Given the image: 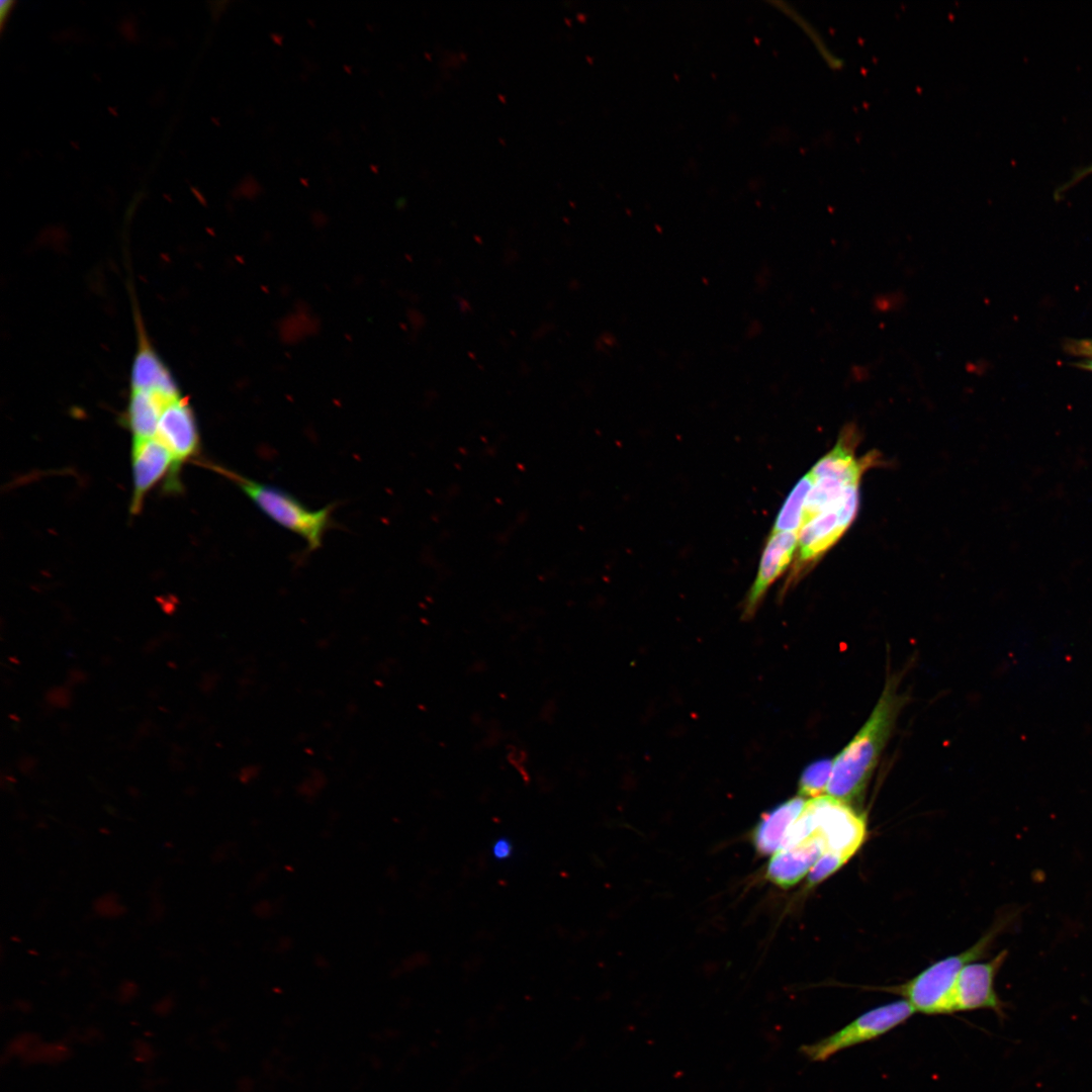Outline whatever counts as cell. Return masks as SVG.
<instances>
[{
    "label": "cell",
    "mask_w": 1092,
    "mask_h": 1092,
    "mask_svg": "<svg viewBox=\"0 0 1092 1092\" xmlns=\"http://www.w3.org/2000/svg\"><path fill=\"white\" fill-rule=\"evenodd\" d=\"M847 486L849 485L835 478L824 477L814 480L805 503L804 524L817 515L837 507Z\"/></svg>",
    "instance_id": "17"
},
{
    "label": "cell",
    "mask_w": 1092,
    "mask_h": 1092,
    "mask_svg": "<svg viewBox=\"0 0 1092 1092\" xmlns=\"http://www.w3.org/2000/svg\"><path fill=\"white\" fill-rule=\"evenodd\" d=\"M1076 367L1088 370L1092 372V358L1081 360L1074 363Z\"/></svg>",
    "instance_id": "25"
},
{
    "label": "cell",
    "mask_w": 1092,
    "mask_h": 1092,
    "mask_svg": "<svg viewBox=\"0 0 1092 1092\" xmlns=\"http://www.w3.org/2000/svg\"><path fill=\"white\" fill-rule=\"evenodd\" d=\"M806 807L812 814L815 833L824 841L825 851H831L849 859L866 838L867 824L863 815L849 804L828 795L809 799Z\"/></svg>",
    "instance_id": "5"
},
{
    "label": "cell",
    "mask_w": 1092,
    "mask_h": 1092,
    "mask_svg": "<svg viewBox=\"0 0 1092 1092\" xmlns=\"http://www.w3.org/2000/svg\"><path fill=\"white\" fill-rule=\"evenodd\" d=\"M230 478L269 519L286 530L300 536L309 551L322 546L323 538L332 525L335 505L316 511L306 508L289 492L269 484L255 481L237 472L214 466Z\"/></svg>",
    "instance_id": "3"
},
{
    "label": "cell",
    "mask_w": 1092,
    "mask_h": 1092,
    "mask_svg": "<svg viewBox=\"0 0 1092 1092\" xmlns=\"http://www.w3.org/2000/svg\"><path fill=\"white\" fill-rule=\"evenodd\" d=\"M832 765L833 759H820L810 763L801 775L799 796L810 799L822 796L826 792Z\"/></svg>",
    "instance_id": "18"
},
{
    "label": "cell",
    "mask_w": 1092,
    "mask_h": 1092,
    "mask_svg": "<svg viewBox=\"0 0 1092 1092\" xmlns=\"http://www.w3.org/2000/svg\"><path fill=\"white\" fill-rule=\"evenodd\" d=\"M813 484L814 477L810 472L797 482L781 508L770 533L800 532L804 525L806 498Z\"/></svg>",
    "instance_id": "16"
},
{
    "label": "cell",
    "mask_w": 1092,
    "mask_h": 1092,
    "mask_svg": "<svg viewBox=\"0 0 1092 1092\" xmlns=\"http://www.w3.org/2000/svg\"><path fill=\"white\" fill-rule=\"evenodd\" d=\"M1007 956L1008 949H1003L986 963H970L962 969L954 987L953 1013L990 1009L999 1019L1005 1018L1007 1005L996 993L994 981Z\"/></svg>",
    "instance_id": "6"
},
{
    "label": "cell",
    "mask_w": 1092,
    "mask_h": 1092,
    "mask_svg": "<svg viewBox=\"0 0 1092 1092\" xmlns=\"http://www.w3.org/2000/svg\"><path fill=\"white\" fill-rule=\"evenodd\" d=\"M14 5H15L14 1H2L1 2V4H0L1 28H3V26L5 24V20L7 19L9 14L11 13Z\"/></svg>",
    "instance_id": "24"
},
{
    "label": "cell",
    "mask_w": 1092,
    "mask_h": 1092,
    "mask_svg": "<svg viewBox=\"0 0 1092 1092\" xmlns=\"http://www.w3.org/2000/svg\"><path fill=\"white\" fill-rule=\"evenodd\" d=\"M140 340L139 351L131 368V390L159 391L169 395H178V387L168 368L148 341L143 338Z\"/></svg>",
    "instance_id": "15"
},
{
    "label": "cell",
    "mask_w": 1092,
    "mask_h": 1092,
    "mask_svg": "<svg viewBox=\"0 0 1092 1092\" xmlns=\"http://www.w3.org/2000/svg\"><path fill=\"white\" fill-rule=\"evenodd\" d=\"M492 851L496 858H508L512 852L511 843L508 840H498L494 843Z\"/></svg>",
    "instance_id": "23"
},
{
    "label": "cell",
    "mask_w": 1092,
    "mask_h": 1092,
    "mask_svg": "<svg viewBox=\"0 0 1092 1092\" xmlns=\"http://www.w3.org/2000/svg\"><path fill=\"white\" fill-rule=\"evenodd\" d=\"M798 532L770 533L761 554L758 571L743 607V618H752L769 586L791 563L798 547Z\"/></svg>",
    "instance_id": "9"
},
{
    "label": "cell",
    "mask_w": 1092,
    "mask_h": 1092,
    "mask_svg": "<svg viewBox=\"0 0 1092 1092\" xmlns=\"http://www.w3.org/2000/svg\"><path fill=\"white\" fill-rule=\"evenodd\" d=\"M179 396L159 391L131 390L127 423L133 441L155 438L164 407Z\"/></svg>",
    "instance_id": "14"
},
{
    "label": "cell",
    "mask_w": 1092,
    "mask_h": 1092,
    "mask_svg": "<svg viewBox=\"0 0 1092 1092\" xmlns=\"http://www.w3.org/2000/svg\"><path fill=\"white\" fill-rule=\"evenodd\" d=\"M900 706L894 680H888L867 722L833 759L826 795L849 804L863 794Z\"/></svg>",
    "instance_id": "1"
},
{
    "label": "cell",
    "mask_w": 1092,
    "mask_h": 1092,
    "mask_svg": "<svg viewBox=\"0 0 1092 1092\" xmlns=\"http://www.w3.org/2000/svg\"><path fill=\"white\" fill-rule=\"evenodd\" d=\"M133 492L130 511L138 513L146 493L173 467L169 450L155 437L133 441L131 450Z\"/></svg>",
    "instance_id": "10"
},
{
    "label": "cell",
    "mask_w": 1092,
    "mask_h": 1092,
    "mask_svg": "<svg viewBox=\"0 0 1092 1092\" xmlns=\"http://www.w3.org/2000/svg\"><path fill=\"white\" fill-rule=\"evenodd\" d=\"M904 301L905 299L903 293L890 292L877 296L874 300V307L882 312L892 311L902 306Z\"/></svg>",
    "instance_id": "20"
},
{
    "label": "cell",
    "mask_w": 1092,
    "mask_h": 1092,
    "mask_svg": "<svg viewBox=\"0 0 1092 1092\" xmlns=\"http://www.w3.org/2000/svg\"><path fill=\"white\" fill-rule=\"evenodd\" d=\"M838 506L817 515L801 528L798 555L787 581L788 584H792L801 577V574L808 571L848 529L838 515Z\"/></svg>",
    "instance_id": "8"
},
{
    "label": "cell",
    "mask_w": 1092,
    "mask_h": 1092,
    "mask_svg": "<svg viewBox=\"0 0 1092 1092\" xmlns=\"http://www.w3.org/2000/svg\"><path fill=\"white\" fill-rule=\"evenodd\" d=\"M848 859L831 851H824L808 873V886L820 884L839 870Z\"/></svg>",
    "instance_id": "19"
},
{
    "label": "cell",
    "mask_w": 1092,
    "mask_h": 1092,
    "mask_svg": "<svg viewBox=\"0 0 1092 1092\" xmlns=\"http://www.w3.org/2000/svg\"><path fill=\"white\" fill-rule=\"evenodd\" d=\"M825 849L817 833L795 846L780 849L769 860L767 877L781 888H790L810 872Z\"/></svg>",
    "instance_id": "12"
},
{
    "label": "cell",
    "mask_w": 1092,
    "mask_h": 1092,
    "mask_svg": "<svg viewBox=\"0 0 1092 1092\" xmlns=\"http://www.w3.org/2000/svg\"><path fill=\"white\" fill-rule=\"evenodd\" d=\"M857 428L854 424L846 425L838 438L835 447L824 455L812 467L810 473L814 480L824 477L835 478L847 485L858 484L863 471L869 463L875 459L868 457L858 460L854 455V447L857 441Z\"/></svg>",
    "instance_id": "11"
},
{
    "label": "cell",
    "mask_w": 1092,
    "mask_h": 1092,
    "mask_svg": "<svg viewBox=\"0 0 1092 1092\" xmlns=\"http://www.w3.org/2000/svg\"><path fill=\"white\" fill-rule=\"evenodd\" d=\"M156 438L169 450L173 467L167 487H177L180 464L199 449V433L192 408L181 396L170 401L159 420Z\"/></svg>",
    "instance_id": "7"
},
{
    "label": "cell",
    "mask_w": 1092,
    "mask_h": 1092,
    "mask_svg": "<svg viewBox=\"0 0 1092 1092\" xmlns=\"http://www.w3.org/2000/svg\"><path fill=\"white\" fill-rule=\"evenodd\" d=\"M1064 349L1072 355L1092 358L1091 339H1069L1065 342Z\"/></svg>",
    "instance_id": "22"
},
{
    "label": "cell",
    "mask_w": 1092,
    "mask_h": 1092,
    "mask_svg": "<svg viewBox=\"0 0 1092 1092\" xmlns=\"http://www.w3.org/2000/svg\"><path fill=\"white\" fill-rule=\"evenodd\" d=\"M806 802L801 796L794 797L762 815L753 831L757 851L771 854L781 849L787 830L800 816Z\"/></svg>",
    "instance_id": "13"
},
{
    "label": "cell",
    "mask_w": 1092,
    "mask_h": 1092,
    "mask_svg": "<svg viewBox=\"0 0 1092 1092\" xmlns=\"http://www.w3.org/2000/svg\"><path fill=\"white\" fill-rule=\"evenodd\" d=\"M1091 174H1092V162L1085 165V166H1082V167L1076 169L1073 172V174L1070 176V178L1057 188V190L1055 192V195L1058 196V197H1061L1066 191H1068L1070 188H1072L1077 183H1079L1081 180H1083L1084 178L1088 177Z\"/></svg>",
    "instance_id": "21"
},
{
    "label": "cell",
    "mask_w": 1092,
    "mask_h": 1092,
    "mask_svg": "<svg viewBox=\"0 0 1092 1092\" xmlns=\"http://www.w3.org/2000/svg\"><path fill=\"white\" fill-rule=\"evenodd\" d=\"M1019 914L1020 909L1017 908L1002 915L1001 919L968 949L932 964L908 982L888 990L902 995L915 1012L928 1015L953 1013L954 987L962 969L983 958L996 936L1012 924Z\"/></svg>",
    "instance_id": "2"
},
{
    "label": "cell",
    "mask_w": 1092,
    "mask_h": 1092,
    "mask_svg": "<svg viewBox=\"0 0 1092 1092\" xmlns=\"http://www.w3.org/2000/svg\"><path fill=\"white\" fill-rule=\"evenodd\" d=\"M904 999L873 1008L831 1034L800 1048L812 1062H824L840 1051L876 1039L904 1023L914 1013Z\"/></svg>",
    "instance_id": "4"
}]
</instances>
